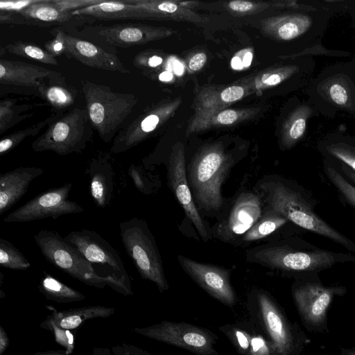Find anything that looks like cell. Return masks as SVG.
Here are the masks:
<instances>
[{
	"label": "cell",
	"instance_id": "484cf974",
	"mask_svg": "<svg viewBox=\"0 0 355 355\" xmlns=\"http://www.w3.org/2000/svg\"><path fill=\"white\" fill-rule=\"evenodd\" d=\"M141 10L144 19L188 21L193 23H203V17L182 6L175 1L132 0Z\"/></svg>",
	"mask_w": 355,
	"mask_h": 355
},
{
	"label": "cell",
	"instance_id": "4dcf8cb0",
	"mask_svg": "<svg viewBox=\"0 0 355 355\" xmlns=\"http://www.w3.org/2000/svg\"><path fill=\"white\" fill-rule=\"evenodd\" d=\"M258 112L259 109L257 108L224 109L198 116H193L188 126L187 135L200 132L211 127L235 124L252 117Z\"/></svg>",
	"mask_w": 355,
	"mask_h": 355
},
{
	"label": "cell",
	"instance_id": "cb8c5ba5",
	"mask_svg": "<svg viewBox=\"0 0 355 355\" xmlns=\"http://www.w3.org/2000/svg\"><path fill=\"white\" fill-rule=\"evenodd\" d=\"M42 168L18 167L0 176V215L15 205L26 193L35 178L44 173Z\"/></svg>",
	"mask_w": 355,
	"mask_h": 355
},
{
	"label": "cell",
	"instance_id": "f907efd6",
	"mask_svg": "<svg viewBox=\"0 0 355 355\" xmlns=\"http://www.w3.org/2000/svg\"><path fill=\"white\" fill-rule=\"evenodd\" d=\"M171 67L174 71L175 73L180 76L183 73L184 66L177 60H170L168 62V67Z\"/></svg>",
	"mask_w": 355,
	"mask_h": 355
},
{
	"label": "cell",
	"instance_id": "8992f818",
	"mask_svg": "<svg viewBox=\"0 0 355 355\" xmlns=\"http://www.w3.org/2000/svg\"><path fill=\"white\" fill-rule=\"evenodd\" d=\"M81 88L94 128L103 141H111L136 105V96L86 80H81Z\"/></svg>",
	"mask_w": 355,
	"mask_h": 355
},
{
	"label": "cell",
	"instance_id": "603a6c76",
	"mask_svg": "<svg viewBox=\"0 0 355 355\" xmlns=\"http://www.w3.org/2000/svg\"><path fill=\"white\" fill-rule=\"evenodd\" d=\"M319 115L318 111L309 99L293 100L279 125L280 147L283 150L295 147L304 137L309 121Z\"/></svg>",
	"mask_w": 355,
	"mask_h": 355
},
{
	"label": "cell",
	"instance_id": "db71d44e",
	"mask_svg": "<svg viewBox=\"0 0 355 355\" xmlns=\"http://www.w3.org/2000/svg\"><path fill=\"white\" fill-rule=\"evenodd\" d=\"M231 66L233 69L236 70L243 69L242 60L237 53L232 58L231 61Z\"/></svg>",
	"mask_w": 355,
	"mask_h": 355
},
{
	"label": "cell",
	"instance_id": "9a60e30c",
	"mask_svg": "<svg viewBox=\"0 0 355 355\" xmlns=\"http://www.w3.org/2000/svg\"><path fill=\"white\" fill-rule=\"evenodd\" d=\"M92 263L105 266L110 275L119 282L129 295H133L130 277L118 252L98 233L89 230L70 232L64 236Z\"/></svg>",
	"mask_w": 355,
	"mask_h": 355
},
{
	"label": "cell",
	"instance_id": "ab89813d",
	"mask_svg": "<svg viewBox=\"0 0 355 355\" xmlns=\"http://www.w3.org/2000/svg\"><path fill=\"white\" fill-rule=\"evenodd\" d=\"M39 327L51 331L55 343L63 347L69 354L72 355L74 349V334L71 331L72 330L64 329L58 326L51 314L47 315L46 318L39 324Z\"/></svg>",
	"mask_w": 355,
	"mask_h": 355
},
{
	"label": "cell",
	"instance_id": "b9f144b4",
	"mask_svg": "<svg viewBox=\"0 0 355 355\" xmlns=\"http://www.w3.org/2000/svg\"><path fill=\"white\" fill-rule=\"evenodd\" d=\"M227 8L237 13H252L254 12H259L265 8L270 6L268 3H254L247 1L236 0L230 1L227 3Z\"/></svg>",
	"mask_w": 355,
	"mask_h": 355
},
{
	"label": "cell",
	"instance_id": "83f0119b",
	"mask_svg": "<svg viewBox=\"0 0 355 355\" xmlns=\"http://www.w3.org/2000/svg\"><path fill=\"white\" fill-rule=\"evenodd\" d=\"M76 16L87 18L94 22L119 19L144 20L141 10L132 0L107 1L72 12Z\"/></svg>",
	"mask_w": 355,
	"mask_h": 355
},
{
	"label": "cell",
	"instance_id": "d6a6232c",
	"mask_svg": "<svg viewBox=\"0 0 355 355\" xmlns=\"http://www.w3.org/2000/svg\"><path fill=\"white\" fill-rule=\"evenodd\" d=\"M38 289L46 300L58 303L79 302L86 299L83 293L46 272L40 279Z\"/></svg>",
	"mask_w": 355,
	"mask_h": 355
},
{
	"label": "cell",
	"instance_id": "681fc988",
	"mask_svg": "<svg viewBox=\"0 0 355 355\" xmlns=\"http://www.w3.org/2000/svg\"><path fill=\"white\" fill-rule=\"evenodd\" d=\"M242 60L243 68L250 67L253 58L252 53L249 49H245L237 53Z\"/></svg>",
	"mask_w": 355,
	"mask_h": 355
},
{
	"label": "cell",
	"instance_id": "816d5d0a",
	"mask_svg": "<svg viewBox=\"0 0 355 355\" xmlns=\"http://www.w3.org/2000/svg\"><path fill=\"white\" fill-rule=\"evenodd\" d=\"M33 355H71L65 349H51L43 352H37Z\"/></svg>",
	"mask_w": 355,
	"mask_h": 355
},
{
	"label": "cell",
	"instance_id": "f546056e",
	"mask_svg": "<svg viewBox=\"0 0 355 355\" xmlns=\"http://www.w3.org/2000/svg\"><path fill=\"white\" fill-rule=\"evenodd\" d=\"M58 326L64 329L77 330L84 322L95 318H106L115 312V309L103 305L87 306L81 308L57 311L47 306Z\"/></svg>",
	"mask_w": 355,
	"mask_h": 355
},
{
	"label": "cell",
	"instance_id": "7dc6e473",
	"mask_svg": "<svg viewBox=\"0 0 355 355\" xmlns=\"http://www.w3.org/2000/svg\"><path fill=\"white\" fill-rule=\"evenodd\" d=\"M334 162V161H333ZM339 165V170L341 173L352 183L355 186V171L350 168L346 164L342 163H338Z\"/></svg>",
	"mask_w": 355,
	"mask_h": 355
},
{
	"label": "cell",
	"instance_id": "f5cc1de1",
	"mask_svg": "<svg viewBox=\"0 0 355 355\" xmlns=\"http://www.w3.org/2000/svg\"><path fill=\"white\" fill-rule=\"evenodd\" d=\"M112 353L107 347H96L93 349L92 355H112Z\"/></svg>",
	"mask_w": 355,
	"mask_h": 355
},
{
	"label": "cell",
	"instance_id": "680465c9",
	"mask_svg": "<svg viewBox=\"0 0 355 355\" xmlns=\"http://www.w3.org/2000/svg\"><path fill=\"white\" fill-rule=\"evenodd\" d=\"M350 62L352 63V64L354 66V67L355 69V55H354V56L352 57V60H350Z\"/></svg>",
	"mask_w": 355,
	"mask_h": 355
},
{
	"label": "cell",
	"instance_id": "c3c4849f",
	"mask_svg": "<svg viewBox=\"0 0 355 355\" xmlns=\"http://www.w3.org/2000/svg\"><path fill=\"white\" fill-rule=\"evenodd\" d=\"M9 345V338L2 325H0V355H3Z\"/></svg>",
	"mask_w": 355,
	"mask_h": 355
},
{
	"label": "cell",
	"instance_id": "8d00e7d4",
	"mask_svg": "<svg viewBox=\"0 0 355 355\" xmlns=\"http://www.w3.org/2000/svg\"><path fill=\"white\" fill-rule=\"evenodd\" d=\"M4 51L46 64L54 66L59 64L53 55L31 42L18 41L10 43L4 47Z\"/></svg>",
	"mask_w": 355,
	"mask_h": 355
},
{
	"label": "cell",
	"instance_id": "7402d4cb",
	"mask_svg": "<svg viewBox=\"0 0 355 355\" xmlns=\"http://www.w3.org/2000/svg\"><path fill=\"white\" fill-rule=\"evenodd\" d=\"M218 329L239 355H277L272 343L250 320L226 324Z\"/></svg>",
	"mask_w": 355,
	"mask_h": 355
},
{
	"label": "cell",
	"instance_id": "4fadbf2b",
	"mask_svg": "<svg viewBox=\"0 0 355 355\" xmlns=\"http://www.w3.org/2000/svg\"><path fill=\"white\" fill-rule=\"evenodd\" d=\"M67 30L71 33L77 34L78 37L114 49L144 44L171 34V31L164 27L136 23L112 25L88 24Z\"/></svg>",
	"mask_w": 355,
	"mask_h": 355
},
{
	"label": "cell",
	"instance_id": "d590c367",
	"mask_svg": "<svg viewBox=\"0 0 355 355\" xmlns=\"http://www.w3.org/2000/svg\"><path fill=\"white\" fill-rule=\"evenodd\" d=\"M64 113L62 110H55L47 118L26 128L16 131L3 137L0 141V155L8 153L17 146L23 140L29 137H34L46 126L49 125L60 118Z\"/></svg>",
	"mask_w": 355,
	"mask_h": 355
},
{
	"label": "cell",
	"instance_id": "ffe728a7",
	"mask_svg": "<svg viewBox=\"0 0 355 355\" xmlns=\"http://www.w3.org/2000/svg\"><path fill=\"white\" fill-rule=\"evenodd\" d=\"M181 101V98H178L146 109L141 114L119 131L114 139L111 152L123 153L144 141L172 115Z\"/></svg>",
	"mask_w": 355,
	"mask_h": 355
},
{
	"label": "cell",
	"instance_id": "3957f363",
	"mask_svg": "<svg viewBox=\"0 0 355 355\" xmlns=\"http://www.w3.org/2000/svg\"><path fill=\"white\" fill-rule=\"evenodd\" d=\"M237 162L220 142L200 148L186 164L188 183L196 205L202 216L218 219L230 199L222 194V187Z\"/></svg>",
	"mask_w": 355,
	"mask_h": 355
},
{
	"label": "cell",
	"instance_id": "ac0fdd59",
	"mask_svg": "<svg viewBox=\"0 0 355 355\" xmlns=\"http://www.w3.org/2000/svg\"><path fill=\"white\" fill-rule=\"evenodd\" d=\"M166 168L168 187L183 209L187 218L193 225L203 241L212 239L211 227L199 212L188 183L185 149L182 142L178 141L171 147Z\"/></svg>",
	"mask_w": 355,
	"mask_h": 355
},
{
	"label": "cell",
	"instance_id": "2e32d148",
	"mask_svg": "<svg viewBox=\"0 0 355 355\" xmlns=\"http://www.w3.org/2000/svg\"><path fill=\"white\" fill-rule=\"evenodd\" d=\"M51 33L62 44V54L92 68L129 73L119 58L116 49L102 46L78 37L64 27H55Z\"/></svg>",
	"mask_w": 355,
	"mask_h": 355
},
{
	"label": "cell",
	"instance_id": "44dd1931",
	"mask_svg": "<svg viewBox=\"0 0 355 355\" xmlns=\"http://www.w3.org/2000/svg\"><path fill=\"white\" fill-rule=\"evenodd\" d=\"M0 22L1 24L40 27L55 26L67 29L93 24L87 18L73 15L72 12L60 8L53 0H37L36 3L14 15L0 14Z\"/></svg>",
	"mask_w": 355,
	"mask_h": 355
},
{
	"label": "cell",
	"instance_id": "5bb4252c",
	"mask_svg": "<svg viewBox=\"0 0 355 355\" xmlns=\"http://www.w3.org/2000/svg\"><path fill=\"white\" fill-rule=\"evenodd\" d=\"M66 79L60 72L24 62L0 59V94L42 97L50 83Z\"/></svg>",
	"mask_w": 355,
	"mask_h": 355
},
{
	"label": "cell",
	"instance_id": "ee69618b",
	"mask_svg": "<svg viewBox=\"0 0 355 355\" xmlns=\"http://www.w3.org/2000/svg\"><path fill=\"white\" fill-rule=\"evenodd\" d=\"M104 0H53V2L61 9L73 12L76 10L98 4Z\"/></svg>",
	"mask_w": 355,
	"mask_h": 355
},
{
	"label": "cell",
	"instance_id": "d6986e66",
	"mask_svg": "<svg viewBox=\"0 0 355 355\" xmlns=\"http://www.w3.org/2000/svg\"><path fill=\"white\" fill-rule=\"evenodd\" d=\"M177 259L182 270L207 294L230 308L236 305L237 295L231 283L229 269L181 254Z\"/></svg>",
	"mask_w": 355,
	"mask_h": 355
},
{
	"label": "cell",
	"instance_id": "7c38bea8",
	"mask_svg": "<svg viewBox=\"0 0 355 355\" xmlns=\"http://www.w3.org/2000/svg\"><path fill=\"white\" fill-rule=\"evenodd\" d=\"M132 331L148 338L187 350L195 355H219L218 336L209 329L185 322L163 320Z\"/></svg>",
	"mask_w": 355,
	"mask_h": 355
},
{
	"label": "cell",
	"instance_id": "60d3db41",
	"mask_svg": "<svg viewBox=\"0 0 355 355\" xmlns=\"http://www.w3.org/2000/svg\"><path fill=\"white\" fill-rule=\"evenodd\" d=\"M128 173L139 191L146 195L151 194L153 192V186L150 178L140 166L131 164Z\"/></svg>",
	"mask_w": 355,
	"mask_h": 355
},
{
	"label": "cell",
	"instance_id": "9c48e42d",
	"mask_svg": "<svg viewBox=\"0 0 355 355\" xmlns=\"http://www.w3.org/2000/svg\"><path fill=\"white\" fill-rule=\"evenodd\" d=\"M93 135L87 109L75 107L51 123L31 146L35 152L50 150L59 155L80 153Z\"/></svg>",
	"mask_w": 355,
	"mask_h": 355
},
{
	"label": "cell",
	"instance_id": "e0dca14e",
	"mask_svg": "<svg viewBox=\"0 0 355 355\" xmlns=\"http://www.w3.org/2000/svg\"><path fill=\"white\" fill-rule=\"evenodd\" d=\"M72 183L45 191L5 216V223H25L49 217L53 219L60 216L78 214L84 208L69 199Z\"/></svg>",
	"mask_w": 355,
	"mask_h": 355
},
{
	"label": "cell",
	"instance_id": "f35d334b",
	"mask_svg": "<svg viewBox=\"0 0 355 355\" xmlns=\"http://www.w3.org/2000/svg\"><path fill=\"white\" fill-rule=\"evenodd\" d=\"M0 266L2 268L25 270L31 267L24 254L8 241L0 239Z\"/></svg>",
	"mask_w": 355,
	"mask_h": 355
},
{
	"label": "cell",
	"instance_id": "52a82bcc",
	"mask_svg": "<svg viewBox=\"0 0 355 355\" xmlns=\"http://www.w3.org/2000/svg\"><path fill=\"white\" fill-rule=\"evenodd\" d=\"M126 253L143 279L153 282L162 293L169 288L155 238L146 220L137 217L119 224Z\"/></svg>",
	"mask_w": 355,
	"mask_h": 355
},
{
	"label": "cell",
	"instance_id": "6da1fadb",
	"mask_svg": "<svg viewBox=\"0 0 355 355\" xmlns=\"http://www.w3.org/2000/svg\"><path fill=\"white\" fill-rule=\"evenodd\" d=\"M246 260L294 280L318 276L338 263H355V254L319 248L295 237L256 246L246 252Z\"/></svg>",
	"mask_w": 355,
	"mask_h": 355
},
{
	"label": "cell",
	"instance_id": "8fae6325",
	"mask_svg": "<svg viewBox=\"0 0 355 355\" xmlns=\"http://www.w3.org/2000/svg\"><path fill=\"white\" fill-rule=\"evenodd\" d=\"M264 204L255 190L239 192L211 227L212 238L239 246L243 235L261 216Z\"/></svg>",
	"mask_w": 355,
	"mask_h": 355
},
{
	"label": "cell",
	"instance_id": "5b68a950",
	"mask_svg": "<svg viewBox=\"0 0 355 355\" xmlns=\"http://www.w3.org/2000/svg\"><path fill=\"white\" fill-rule=\"evenodd\" d=\"M320 115L333 119L345 114L355 118V69L350 62L331 64L306 88Z\"/></svg>",
	"mask_w": 355,
	"mask_h": 355
},
{
	"label": "cell",
	"instance_id": "30bf717a",
	"mask_svg": "<svg viewBox=\"0 0 355 355\" xmlns=\"http://www.w3.org/2000/svg\"><path fill=\"white\" fill-rule=\"evenodd\" d=\"M34 239L44 258L60 270L90 286H110L109 279L101 276L80 252L57 232L42 230Z\"/></svg>",
	"mask_w": 355,
	"mask_h": 355
},
{
	"label": "cell",
	"instance_id": "bcb514c9",
	"mask_svg": "<svg viewBox=\"0 0 355 355\" xmlns=\"http://www.w3.org/2000/svg\"><path fill=\"white\" fill-rule=\"evenodd\" d=\"M206 61V54L204 53H198L190 58L188 67L191 71H196L204 67Z\"/></svg>",
	"mask_w": 355,
	"mask_h": 355
},
{
	"label": "cell",
	"instance_id": "f6af8a7d",
	"mask_svg": "<svg viewBox=\"0 0 355 355\" xmlns=\"http://www.w3.org/2000/svg\"><path fill=\"white\" fill-rule=\"evenodd\" d=\"M111 351L113 355H154L145 349L127 343H122L112 347Z\"/></svg>",
	"mask_w": 355,
	"mask_h": 355
},
{
	"label": "cell",
	"instance_id": "6f0895ef",
	"mask_svg": "<svg viewBox=\"0 0 355 355\" xmlns=\"http://www.w3.org/2000/svg\"><path fill=\"white\" fill-rule=\"evenodd\" d=\"M347 12L351 17L352 24L355 26V1H349V6Z\"/></svg>",
	"mask_w": 355,
	"mask_h": 355
},
{
	"label": "cell",
	"instance_id": "e575fe53",
	"mask_svg": "<svg viewBox=\"0 0 355 355\" xmlns=\"http://www.w3.org/2000/svg\"><path fill=\"white\" fill-rule=\"evenodd\" d=\"M33 105L19 103L17 98H5L0 102V134L31 117Z\"/></svg>",
	"mask_w": 355,
	"mask_h": 355
},
{
	"label": "cell",
	"instance_id": "7a4b0ae2",
	"mask_svg": "<svg viewBox=\"0 0 355 355\" xmlns=\"http://www.w3.org/2000/svg\"><path fill=\"white\" fill-rule=\"evenodd\" d=\"M264 205L300 227L324 236L355 254V242L334 228L315 211V202L296 182L277 174L268 175L254 187Z\"/></svg>",
	"mask_w": 355,
	"mask_h": 355
},
{
	"label": "cell",
	"instance_id": "91938a15",
	"mask_svg": "<svg viewBox=\"0 0 355 355\" xmlns=\"http://www.w3.org/2000/svg\"><path fill=\"white\" fill-rule=\"evenodd\" d=\"M354 37H355V36H354Z\"/></svg>",
	"mask_w": 355,
	"mask_h": 355
},
{
	"label": "cell",
	"instance_id": "1f68e13d",
	"mask_svg": "<svg viewBox=\"0 0 355 355\" xmlns=\"http://www.w3.org/2000/svg\"><path fill=\"white\" fill-rule=\"evenodd\" d=\"M288 223L291 222L282 214L264 205L261 216L243 235L239 246H248L254 242L269 237Z\"/></svg>",
	"mask_w": 355,
	"mask_h": 355
},
{
	"label": "cell",
	"instance_id": "277c9868",
	"mask_svg": "<svg viewBox=\"0 0 355 355\" xmlns=\"http://www.w3.org/2000/svg\"><path fill=\"white\" fill-rule=\"evenodd\" d=\"M247 309L249 320L272 343L277 355H301L311 343L298 323L289 320L267 291L252 289L247 297Z\"/></svg>",
	"mask_w": 355,
	"mask_h": 355
},
{
	"label": "cell",
	"instance_id": "ba28073f",
	"mask_svg": "<svg viewBox=\"0 0 355 355\" xmlns=\"http://www.w3.org/2000/svg\"><path fill=\"white\" fill-rule=\"evenodd\" d=\"M347 291L343 286L324 285L318 276L295 280L291 296L306 330L313 334H328L329 309L335 297H343Z\"/></svg>",
	"mask_w": 355,
	"mask_h": 355
},
{
	"label": "cell",
	"instance_id": "836d02e7",
	"mask_svg": "<svg viewBox=\"0 0 355 355\" xmlns=\"http://www.w3.org/2000/svg\"><path fill=\"white\" fill-rule=\"evenodd\" d=\"M78 91L66 82V79L49 83L44 89L42 98L52 105L55 110H62L73 104Z\"/></svg>",
	"mask_w": 355,
	"mask_h": 355
},
{
	"label": "cell",
	"instance_id": "11a10c76",
	"mask_svg": "<svg viewBox=\"0 0 355 355\" xmlns=\"http://www.w3.org/2000/svg\"><path fill=\"white\" fill-rule=\"evenodd\" d=\"M340 353L339 354H321L317 355H355V347L346 348L340 347Z\"/></svg>",
	"mask_w": 355,
	"mask_h": 355
},
{
	"label": "cell",
	"instance_id": "4316f807",
	"mask_svg": "<svg viewBox=\"0 0 355 355\" xmlns=\"http://www.w3.org/2000/svg\"><path fill=\"white\" fill-rule=\"evenodd\" d=\"M87 172L92 198L98 207L104 208L110 204L113 195V168L105 157H98L90 161Z\"/></svg>",
	"mask_w": 355,
	"mask_h": 355
},
{
	"label": "cell",
	"instance_id": "7bdbcfd3",
	"mask_svg": "<svg viewBox=\"0 0 355 355\" xmlns=\"http://www.w3.org/2000/svg\"><path fill=\"white\" fill-rule=\"evenodd\" d=\"M37 0L3 1H0V14L14 15L26 9Z\"/></svg>",
	"mask_w": 355,
	"mask_h": 355
},
{
	"label": "cell",
	"instance_id": "d4e9b609",
	"mask_svg": "<svg viewBox=\"0 0 355 355\" xmlns=\"http://www.w3.org/2000/svg\"><path fill=\"white\" fill-rule=\"evenodd\" d=\"M252 89V84L235 85L223 88H204L197 95L193 116L224 110L249 94Z\"/></svg>",
	"mask_w": 355,
	"mask_h": 355
},
{
	"label": "cell",
	"instance_id": "74e56055",
	"mask_svg": "<svg viewBox=\"0 0 355 355\" xmlns=\"http://www.w3.org/2000/svg\"><path fill=\"white\" fill-rule=\"evenodd\" d=\"M324 171L342 198L355 209V186L337 168L335 162L324 159Z\"/></svg>",
	"mask_w": 355,
	"mask_h": 355
},
{
	"label": "cell",
	"instance_id": "f1b7e54d",
	"mask_svg": "<svg viewBox=\"0 0 355 355\" xmlns=\"http://www.w3.org/2000/svg\"><path fill=\"white\" fill-rule=\"evenodd\" d=\"M317 149L324 159L342 163L355 171V137L334 131L323 137Z\"/></svg>",
	"mask_w": 355,
	"mask_h": 355
},
{
	"label": "cell",
	"instance_id": "9f6ffc18",
	"mask_svg": "<svg viewBox=\"0 0 355 355\" xmlns=\"http://www.w3.org/2000/svg\"><path fill=\"white\" fill-rule=\"evenodd\" d=\"M173 73L171 71H165L160 73L158 79L162 82H169L173 79Z\"/></svg>",
	"mask_w": 355,
	"mask_h": 355
}]
</instances>
